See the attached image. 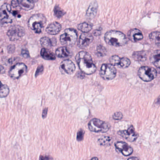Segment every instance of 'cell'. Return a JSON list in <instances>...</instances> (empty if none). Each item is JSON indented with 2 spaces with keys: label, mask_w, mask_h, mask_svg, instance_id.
I'll list each match as a JSON object with an SVG mask.
<instances>
[{
  "label": "cell",
  "mask_w": 160,
  "mask_h": 160,
  "mask_svg": "<svg viewBox=\"0 0 160 160\" xmlns=\"http://www.w3.org/2000/svg\"><path fill=\"white\" fill-rule=\"evenodd\" d=\"M76 60L79 69L84 73L90 75L96 72V65L92 61L91 56L86 51L79 52L76 57Z\"/></svg>",
  "instance_id": "1"
},
{
  "label": "cell",
  "mask_w": 160,
  "mask_h": 160,
  "mask_svg": "<svg viewBox=\"0 0 160 160\" xmlns=\"http://www.w3.org/2000/svg\"><path fill=\"white\" fill-rule=\"evenodd\" d=\"M105 41L107 43L116 47L123 46L128 43V40L122 32L118 31L111 30L106 33Z\"/></svg>",
  "instance_id": "2"
},
{
  "label": "cell",
  "mask_w": 160,
  "mask_h": 160,
  "mask_svg": "<svg viewBox=\"0 0 160 160\" xmlns=\"http://www.w3.org/2000/svg\"><path fill=\"white\" fill-rule=\"evenodd\" d=\"M47 19L44 15L37 14L32 16L28 21V26L35 33H40L46 24Z\"/></svg>",
  "instance_id": "3"
},
{
  "label": "cell",
  "mask_w": 160,
  "mask_h": 160,
  "mask_svg": "<svg viewBox=\"0 0 160 160\" xmlns=\"http://www.w3.org/2000/svg\"><path fill=\"white\" fill-rule=\"evenodd\" d=\"M110 128L109 123L96 118L92 119L88 123L90 131L94 132H106Z\"/></svg>",
  "instance_id": "4"
},
{
  "label": "cell",
  "mask_w": 160,
  "mask_h": 160,
  "mask_svg": "<svg viewBox=\"0 0 160 160\" xmlns=\"http://www.w3.org/2000/svg\"><path fill=\"white\" fill-rule=\"evenodd\" d=\"M78 34L76 31L72 28L65 30L64 33L61 35L60 41L62 44L65 46H72L77 40Z\"/></svg>",
  "instance_id": "5"
},
{
  "label": "cell",
  "mask_w": 160,
  "mask_h": 160,
  "mask_svg": "<svg viewBox=\"0 0 160 160\" xmlns=\"http://www.w3.org/2000/svg\"><path fill=\"white\" fill-rule=\"evenodd\" d=\"M138 77L145 82H150L157 76V71L154 68L148 66H142L138 72Z\"/></svg>",
  "instance_id": "6"
},
{
  "label": "cell",
  "mask_w": 160,
  "mask_h": 160,
  "mask_svg": "<svg viewBox=\"0 0 160 160\" xmlns=\"http://www.w3.org/2000/svg\"><path fill=\"white\" fill-rule=\"evenodd\" d=\"M12 7L8 3H4L0 8V20L3 24L12 23L13 21Z\"/></svg>",
  "instance_id": "7"
},
{
  "label": "cell",
  "mask_w": 160,
  "mask_h": 160,
  "mask_svg": "<svg viewBox=\"0 0 160 160\" xmlns=\"http://www.w3.org/2000/svg\"><path fill=\"white\" fill-rule=\"evenodd\" d=\"M100 74L104 79L111 80L116 77L117 70L111 64H103L100 71Z\"/></svg>",
  "instance_id": "8"
},
{
  "label": "cell",
  "mask_w": 160,
  "mask_h": 160,
  "mask_svg": "<svg viewBox=\"0 0 160 160\" xmlns=\"http://www.w3.org/2000/svg\"><path fill=\"white\" fill-rule=\"evenodd\" d=\"M25 34V29L18 25L12 26L7 32V35L13 42L20 40Z\"/></svg>",
  "instance_id": "9"
},
{
  "label": "cell",
  "mask_w": 160,
  "mask_h": 160,
  "mask_svg": "<svg viewBox=\"0 0 160 160\" xmlns=\"http://www.w3.org/2000/svg\"><path fill=\"white\" fill-rule=\"evenodd\" d=\"M28 71L27 65L24 63H18L10 69L9 75L12 78L18 79L25 75Z\"/></svg>",
  "instance_id": "10"
},
{
  "label": "cell",
  "mask_w": 160,
  "mask_h": 160,
  "mask_svg": "<svg viewBox=\"0 0 160 160\" xmlns=\"http://www.w3.org/2000/svg\"><path fill=\"white\" fill-rule=\"evenodd\" d=\"M118 133L119 135L131 142L135 141L138 137V134L136 132L133 125L130 126L127 130L118 131Z\"/></svg>",
  "instance_id": "11"
},
{
  "label": "cell",
  "mask_w": 160,
  "mask_h": 160,
  "mask_svg": "<svg viewBox=\"0 0 160 160\" xmlns=\"http://www.w3.org/2000/svg\"><path fill=\"white\" fill-rule=\"evenodd\" d=\"M109 62L113 66H118L122 69L127 68L131 64V61L128 58L125 57L121 58L117 55L111 57L109 59Z\"/></svg>",
  "instance_id": "12"
},
{
  "label": "cell",
  "mask_w": 160,
  "mask_h": 160,
  "mask_svg": "<svg viewBox=\"0 0 160 160\" xmlns=\"http://www.w3.org/2000/svg\"><path fill=\"white\" fill-rule=\"evenodd\" d=\"M115 147L119 152H121L125 156H129L133 153V149L126 142L119 141L115 144Z\"/></svg>",
  "instance_id": "13"
},
{
  "label": "cell",
  "mask_w": 160,
  "mask_h": 160,
  "mask_svg": "<svg viewBox=\"0 0 160 160\" xmlns=\"http://www.w3.org/2000/svg\"><path fill=\"white\" fill-rule=\"evenodd\" d=\"M93 40V37L91 34L88 33H82L78 41V47L81 48H86L90 44Z\"/></svg>",
  "instance_id": "14"
},
{
  "label": "cell",
  "mask_w": 160,
  "mask_h": 160,
  "mask_svg": "<svg viewBox=\"0 0 160 160\" xmlns=\"http://www.w3.org/2000/svg\"><path fill=\"white\" fill-rule=\"evenodd\" d=\"M60 69L66 73L71 75L75 71L76 67L74 63L70 60H65L61 63Z\"/></svg>",
  "instance_id": "15"
},
{
  "label": "cell",
  "mask_w": 160,
  "mask_h": 160,
  "mask_svg": "<svg viewBox=\"0 0 160 160\" xmlns=\"http://www.w3.org/2000/svg\"><path fill=\"white\" fill-rule=\"evenodd\" d=\"M128 38L131 42H136L140 41L143 38L142 32L138 29H133L128 32Z\"/></svg>",
  "instance_id": "16"
},
{
  "label": "cell",
  "mask_w": 160,
  "mask_h": 160,
  "mask_svg": "<svg viewBox=\"0 0 160 160\" xmlns=\"http://www.w3.org/2000/svg\"><path fill=\"white\" fill-rule=\"evenodd\" d=\"M62 26L59 23L54 22L49 24L47 28L46 32L51 35H56L61 30Z\"/></svg>",
  "instance_id": "17"
},
{
  "label": "cell",
  "mask_w": 160,
  "mask_h": 160,
  "mask_svg": "<svg viewBox=\"0 0 160 160\" xmlns=\"http://www.w3.org/2000/svg\"><path fill=\"white\" fill-rule=\"evenodd\" d=\"M37 1L34 0H20L18 1V5L20 9H23L25 11H29L33 9L34 6V3Z\"/></svg>",
  "instance_id": "18"
},
{
  "label": "cell",
  "mask_w": 160,
  "mask_h": 160,
  "mask_svg": "<svg viewBox=\"0 0 160 160\" xmlns=\"http://www.w3.org/2000/svg\"><path fill=\"white\" fill-rule=\"evenodd\" d=\"M98 4L96 1L92 2L90 4L87 12V16L90 19L95 17L98 10Z\"/></svg>",
  "instance_id": "19"
},
{
  "label": "cell",
  "mask_w": 160,
  "mask_h": 160,
  "mask_svg": "<svg viewBox=\"0 0 160 160\" xmlns=\"http://www.w3.org/2000/svg\"><path fill=\"white\" fill-rule=\"evenodd\" d=\"M41 45L46 48H50L57 44V40L55 38L49 39L47 37H43L40 40Z\"/></svg>",
  "instance_id": "20"
},
{
  "label": "cell",
  "mask_w": 160,
  "mask_h": 160,
  "mask_svg": "<svg viewBox=\"0 0 160 160\" xmlns=\"http://www.w3.org/2000/svg\"><path fill=\"white\" fill-rule=\"evenodd\" d=\"M160 50H156L154 51L151 55V62L158 68H160Z\"/></svg>",
  "instance_id": "21"
},
{
  "label": "cell",
  "mask_w": 160,
  "mask_h": 160,
  "mask_svg": "<svg viewBox=\"0 0 160 160\" xmlns=\"http://www.w3.org/2000/svg\"><path fill=\"white\" fill-rule=\"evenodd\" d=\"M41 55L44 59L48 60H53L56 59L55 55L50 50L47 48H43L41 50Z\"/></svg>",
  "instance_id": "22"
},
{
  "label": "cell",
  "mask_w": 160,
  "mask_h": 160,
  "mask_svg": "<svg viewBox=\"0 0 160 160\" xmlns=\"http://www.w3.org/2000/svg\"><path fill=\"white\" fill-rule=\"evenodd\" d=\"M57 57L60 58H64L70 56V52L65 47H61L59 48L56 51Z\"/></svg>",
  "instance_id": "23"
},
{
  "label": "cell",
  "mask_w": 160,
  "mask_h": 160,
  "mask_svg": "<svg viewBox=\"0 0 160 160\" xmlns=\"http://www.w3.org/2000/svg\"><path fill=\"white\" fill-rule=\"evenodd\" d=\"M132 58L137 61L144 62L147 59V55L144 51H137L133 53Z\"/></svg>",
  "instance_id": "24"
},
{
  "label": "cell",
  "mask_w": 160,
  "mask_h": 160,
  "mask_svg": "<svg viewBox=\"0 0 160 160\" xmlns=\"http://www.w3.org/2000/svg\"><path fill=\"white\" fill-rule=\"evenodd\" d=\"M77 28L81 31L85 33H88L91 30L92 28V25L90 23L84 22V23L78 24V25Z\"/></svg>",
  "instance_id": "25"
},
{
  "label": "cell",
  "mask_w": 160,
  "mask_h": 160,
  "mask_svg": "<svg viewBox=\"0 0 160 160\" xmlns=\"http://www.w3.org/2000/svg\"><path fill=\"white\" fill-rule=\"evenodd\" d=\"M98 143L101 146H110L113 143V139L109 136H104L98 139Z\"/></svg>",
  "instance_id": "26"
},
{
  "label": "cell",
  "mask_w": 160,
  "mask_h": 160,
  "mask_svg": "<svg viewBox=\"0 0 160 160\" xmlns=\"http://www.w3.org/2000/svg\"><path fill=\"white\" fill-rule=\"evenodd\" d=\"M150 39L151 41L155 43L157 46L160 45V32L159 31L153 32L150 34Z\"/></svg>",
  "instance_id": "27"
},
{
  "label": "cell",
  "mask_w": 160,
  "mask_h": 160,
  "mask_svg": "<svg viewBox=\"0 0 160 160\" xmlns=\"http://www.w3.org/2000/svg\"><path fill=\"white\" fill-rule=\"evenodd\" d=\"M10 92V89L6 85H2L0 88V98L7 97Z\"/></svg>",
  "instance_id": "28"
},
{
  "label": "cell",
  "mask_w": 160,
  "mask_h": 160,
  "mask_svg": "<svg viewBox=\"0 0 160 160\" xmlns=\"http://www.w3.org/2000/svg\"><path fill=\"white\" fill-rule=\"evenodd\" d=\"M54 12L55 15L58 18H61L65 14L64 11L58 5L55 6L54 8Z\"/></svg>",
  "instance_id": "29"
},
{
  "label": "cell",
  "mask_w": 160,
  "mask_h": 160,
  "mask_svg": "<svg viewBox=\"0 0 160 160\" xmlns=\"http://www.w3.org/2000/svg\"><path fill=\"white\" fill-rule=\"evenodd\" d=\"M107 50L103 46L99 45L97 47V55L99 57H102L106 55Z\"/></svg>",
  "instance_id": "30"
},
{
  "label": "cell",
  "mask_w": 160,
  "mask_h": 160,
  "mask_svg": "<svg viewBox=\"0 0 160 160\" xmlns=\"http://www.w3.org/2000/svg\"><path fill=\"white\" fill-rule=\"evenodd\" d=\"M84 135H85V131L83 129H80L77 132V140L78 141H82L84 138Z\"/></svg>",
  "instance_id": "31"
},
{
  "label": "cell",
  "mask_w": 160,
  "mask_h": 160,
  "mask_svg": "<svg viewBox=\"0 0 160 160\" xmlns=\"http://www.w3.org/2000/svg\"><path fill=\"white\" fill-rule=\"evenodd\" d=\"M123 115L122 113L120 112H116L114 113L113 116V118L114 119L116 120H121L122 118Z\"/></svg>",
  "instance_id": "32"
},
{
  "label": "cell",
  "mask_w": 160,
  "mask_h": 160,
  "mask_svg": "<svg viewBox=\"0 0 160 160\" xmlns=\"http://www.w3.org/2000/svg\"><path fill=\"white\" fill-rule=\"evenodd\" d=\"M43 65H40L37 68V71H36V73H35V77L38 76L40 75L43 72Z\"/></svg>",
  "instance_id": "33"
},
{
  "label": "cell",
  "mask_w": 160,
  "mask_h": 160,
  "mask_svg": "<svg viewBox=\"0 0 160 160\" xmlns=\"http://www.w3.org/2000/svg\"><path fill=\"white\" fill-rule=\"evenodd\" d=\"M39 160H53V158L49 155H41Z\"/></svg>",
  "instance_id": "34"
},
{
  "label": "cell",
  "mask_w": 160,
  "mask_h": 160,
  "mask_svg": "<svg viewBox=\"0 0 160 160\" xmlns=\"http://www.w3.org/2000/svg\"><path fill=\"white\" fill-rule=\"evenodd\" d=\"M21 55L25 58H28L29 57V53L27 49H22V51H21Z\"/></svg>",
  "instance_id": "35"
},
{
  "label": "cell",
  "mask_w": 160,
  "mask_h": 160,
  "mask_svg": "<svg viewBox=\"0 0 160 160\" xmlns=\"http://www.w3.org/2000/svg\"><path fill=\"white\" fill-rule=\"evenodd\" d=\"M48 113V108H45L43 110L42 114V117L43 118H45L47 116Z\"/></svg>",
  "instance_id": "36"
},
{
  "label": "cell",
  "mask_w": 160,
  "mask_h": 160,
  "mask_svg": "<svg viewBox=\"0 0 160 160\" xmlns=\"http://www.w3.org/2000/svg\"><path fill=\"white\" fill-rule=\"evenodd\" d=\"M93 34L95 36H99L101 34V31L100 30H96L93 32Z\"/></svg>",
  "instance_id": "37"
},
{
  "label": "cell",
  "mask_w": 160,
  "mask_h": 160,
  "mask_svg": "<svg viewBox=\"0 0 160 160\" xmlns=\"http://www.w3.org/2000/svg\"><path fill=\"white\" fill-rule=\"evenodd\" d=\"M5 73V69L3 66L0 65V74H3Z\"/></svg>",
  "instance_id": "38"
},
{
  "label": "cell",
  "mask_w": 160,
  "mask_h": 160,
  "mask_svg": "<svg viewBox=\"0 0 160 160\" xmlns=\"http://www.w3.org/2000/svg\"><path fill=\"white\" fill-rule=\"evenodd\" d=\"M127 160H139L138 158L137 157H130Z\"/></svg>",
  "instance_id": "39"
},
{
  "label": "cell",
  "mask_w": 160,
  "mask_h": 160,
  "mask_svg": "<svg viewBox=\"0 0 160 160\" xmlns=\"http://www.w3.org/2000/svg\"><path fill=\"white\" fill-rule=\"evenodd\" d=\"M91 160H99V159H98V158H97V157H93V158H92Z\"/></svg>",
  "instance_id": "40"
},
{
  "label": "cell",
  "mask_w": 160,
  "mask_h": 160,
  "mask_svg": "<svg viewBox=\"0 0 160 160\" xmlns=\"http://www.w3.org/2000/svg\"><path fill=\"white\" fill-rule=\"evenodd\" d=\"M2 86V84L1 82L0 81V88L1 87V86Z\"/></svg>",
  "instance_id": "41"
}]
</instances>
